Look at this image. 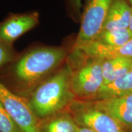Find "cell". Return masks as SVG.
Masks as SVG:
<instances>
[{"label": "cell", "mask_w": 132, "mask_h": 132, "mask_svg": "<svg viewBox=\"0 0 132 132\" xmlns=\"http://www.w3.org/2000/svg\"><path fill=\"white\" fill-rule=\"evenodd\" d=\"M113 0H87L73 49L92 42L103 31Z\"/></svg>", "instance_id": "5"}, {"label": "cell", "mask_w": 132, "mask_h": 132, "mask_svg": "<svg viewBox=\"0 0 132 132\" xmlns=\"http://www.w3.org/2000/svg\"><path fill=\"white\" fill-rule=\"evenodd\" d=\"M39 23L37 12L14 15L0 24V40L12 47V44Z\"/></svg>", "instance_id": "7"}, {"label": "cell", "mask_w": 132, "mask_h": 132, "mask_svg": "<svg viewBox=\"0 0 132 132\" xmlns=\"http://www.w3.org/2000/svg\"><path fill=\"white\" fill-rule=\"evenodd\" d=\"M91 102L118 120L126 131L132 132V94Z\"/></svg>", "instance_id": "8"}, {"label": "cell", "mask_w": 132, "mask_h": 132, "mask_svg": "<svg viewBox=\"0 0 132 132\" xmlns=\"http://www.w3.org/2000/svg\"><path fill=\"white\" fill-rule=\"evenodd\" d=\"M15 60V56L11 46L0 40V67Z\"/></svg>", "instance_id": "16"}, {"label": "cell", "mask_w": 132, "mask_h": 132, "mask_svg": "<svg viewBox=\"0 0 132 132\" xmlns=\"http://www.w3.org/2000/svg\"><path fill=\"white\" fill-rule=\"evenodd\" d=\"M128 29H129L132 32V14H131V18H130V20L129 26H128Z\"/></svg>", "instance_id": "19"}, {"label": "cell", "mask_w": 132, "mask_h": 132, "mask_svg": "<svg viewBox=\"0 0 132 132\" xmlns=\"http://www.w3.org/2000/svg\"><path fill=\"white\" fill-rule=\"evenodd\" d=\"M68 52L62 47L36 48L15 61L11 71L14 92L26 98L38 85L62 67Z\"/></svg>", "instance_id": "1"}, {"label": "cell", "mask_w": 132, "mask_h": 132, "mask_svg": "<svg viewBox=\"0 0 132 132\" xmlns=\"http://www.w3.org/2000/svg\"><path fill=\"white\" fill-rule=\"evenodd\" d=\"M0 132H24L0 102Z\"/></svg>", "instance_id": "15"}, {"label": "cell", "mask_w": 132, "mask_h": 132, "mask_svg": "<svg viewBox=\"0 0 132 132\" xmlns=\"http://www.w3.org/2000/svg\"><path fill=\"white\" fill-rule=\"evenodd\" d=\"M103 86L108 85L132 69V58L114 57L102 60Z\"/></svg>", "instance_id": "12"}, {"label": "cell", "mask_w": 132, "mask_h": 132, "mask_svg": "<svg viewBox=\"0 0 132 132\" xmlns=\"http://www.w3.org/2000/svg\"><path fill=\"white\" fill-rule=\"evenodd\" d=\"M71 66L65 64L26 97L39 120L67 110L76 100L71 88Z\"/></svg>", "instance_id": "2"}, {"label": "cell", "mask_w": 132, "mask_h": 132, "mask_svg": "<svg viewBox=\"0 0 132 132\" xmlns=\"http://www.w3.org/2000/svg\"><path fill=\"white\" fill-rule=\"evenodd\" d=\"M73 51L83 56L100 60L114 57L132 58V39L119 47L108 46L93 41L81 45Z\"/></svg>", "instance_id": "9"}, {"label": "cell", "mask_w": 132, "mask_h": 132, "mask_svg": "<svg viewBox=\"0 0 132 132\" xmlns=\"http://www.w3.org/2000/svg\"><path fill=\"white\" fill-rule=\"evenodd\" d=\"M68 109L79 127L96 132H127L118 120L97 108L91 101L75 100Z\"/></svg>", "instance_id": "4"}, {"label": "cell", "mask_w": 132, "mask_h": 132, "mask_svg": "<svg viewBox=\"0 0 132 132\" xmlns=\"http://www.w3.org/2000/svg\"><path fill=\"white\" fill-rule=\"evenodd\" d=\"M79 126L69 110L39 120L38 132H77Z\"/></svg>", "instance_id": "10"}, {"label": "cell", "mask_w": 132, "mask_h": 132, "mask_svg": "<svg viewBox=\"0 0 132 132\" xmlns=\"http://www.w3.org/2000/svg\"><path fill=\"white\" fill-rule=\"evenodd\" d=\"M77 132H96L94 130L84 127H79Z\"/></svg>", "instance_id": "17"}, {"label": "cell", "mask_w": 132, "mask_h": 132, "mask_svg": "<svg viewBox=\"0 0 132 132\" xmlns=\"http://www.w3.org/2000/svg\"><path fill=\"white\" fill-rule=\"evenodd\" d=\"M127 3H128V4L131 6V7L132 8V0H125Z\"/></svg>", "instance_id": "20"}, {"label": "cell", "mask_w": 132, "mask_h": 132, "mask_svg": "<svg viewBox=\"0 0 132 132\" xmlns=\"http://www.w3.org/2000/svg\"><path fill=\"white\" fill-rule=\"evenodd\" d=\"M0 102L24 132H38L39 120L27 99L20 96L0 81Z\"/></svg>", "instance_id": "6"}, {"label": "cell", "mask_w": 132, "mask_h": 132, "mask_svg": "<svg viewBox=\"0 0 132 132\" xmlns=\"http://www.w3.org/2000/svg\"><path fill=\"white\" fill-rule=\"evenodd\" d=\"M132 8L125 0H113L109 9L103 31L128 28Z\"/></svg>", "instance_id": "11"}, {"label": "cell", "mask_w": 132, "mask_h": 132, "mask_svg": "<svg viewBox=\"0 0 132 132\" xmlns=\"http://www.w3.org/2000/svg\"><path fill=\"white\" fill-rule=\"evenodd\" d=\"M130 94H132V69L113 82L103 86L94 100H103Z\"/></svg>", "instance_id": "13"}, {"label": "cell", "mask_w": 132, "mask_h": 132, "mask_svg": "<svg viewBox=\"0 0 132 132\" xmlns=\"http://www.w3.org/2000/svg\"><path fill=\"white\" fill-rule=\"evenodd\" d=\"M131 39L132 32L128 28H115L102 31L94 42L111 47H119L124 45Z\"/></svg>", "instance_id": "14"}, {"label": "cell", "mask_w": 132, "mask_h": 132, "mask_svg": "<svg viewBox=\"0 0 132 132\" xmlns=\"http://www.w3.org/2000/svg\"><path fill=\"white\" fill-rule=\"evenodd\" d=\"M90 59L77 68L71 67V88L76 100H94L103 86L102 60Z\"/></svg>", "instance_id": "3"}, {"label": "cell", "mask_w": 132, "mask_h": 132, "mask_svg": "<svg viewBox=\"0 0 132 132\" xmlns=\"http://www.w3.org/2000/svg\"><path fill=\"white\" fill-rule=\"evenodd\" d=\"M73 2L76 8L79 11L81 7V0H73Z\"/></svg>", "instance_id": "18"}]
</instances>
